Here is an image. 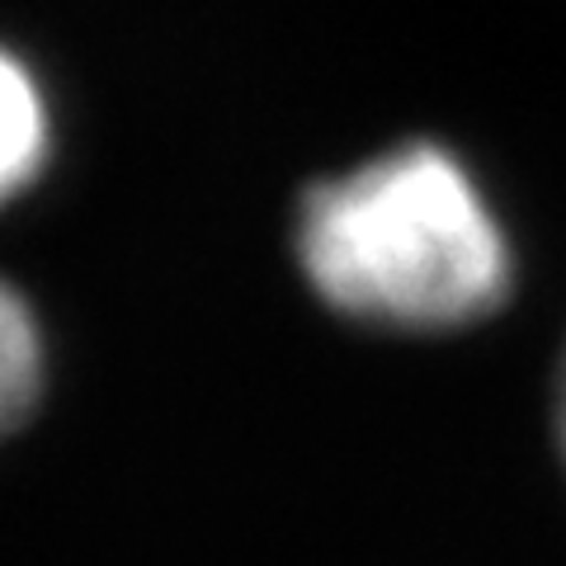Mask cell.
Segmentation results:
<instances>
[{"mask_svg":"<svg viewBox=\"0 0 566 566\" xmlns=\"http://www.w3.org/2000/svg\"><path fill=\"white\" fill-rule=\"evenodd\" d=\"M307 289L378 335H453L520 293V241L486 175L439 137L392 142L307 185L293 222Z\"/></svg>","mask_w":566,"mask_h":566,"instance_id":"obj_1","label":"cell"},{"mask_svg":"<svg viewBox=\"0 0 566 566\" xmlns=\"http://www.w3.org/2000/svg\"><path fill=\"white\" fill-rule=\"evenodd\" d=\"M48 161V99L33 71L0 48V203L24 193Z\"/></svg>","mask_w":566,"mask_h":566,"instance_id":"obj_2","label":"cell"},{"mask_svg":"<svg viewBox=\"0 0 566 566\" xmlns=\"http://www.w3.org/2000/svg\"><path fill=\"white\" fill-rule=\"evenodd\" d=\"M43 387V335L20 293L0 279V439L29 416Z\"/></svg>","mask_w":566,"mask_h":566,"instance_id":"obj_3","label":"cell"},{"mask_svg":"<svg viewBox=\"0 0 566 566\" xmlns=\"http://www.w3.org/2000/svg\"><path fill=\"white\" fill-rule=\"evenodd\" d=\"M557 439L566 458V349H562V374H557Z\"/></svg>","mask_w":566,"mask_h":566,"instance_id":"obj_4","label":"cell"}]
</instances>
